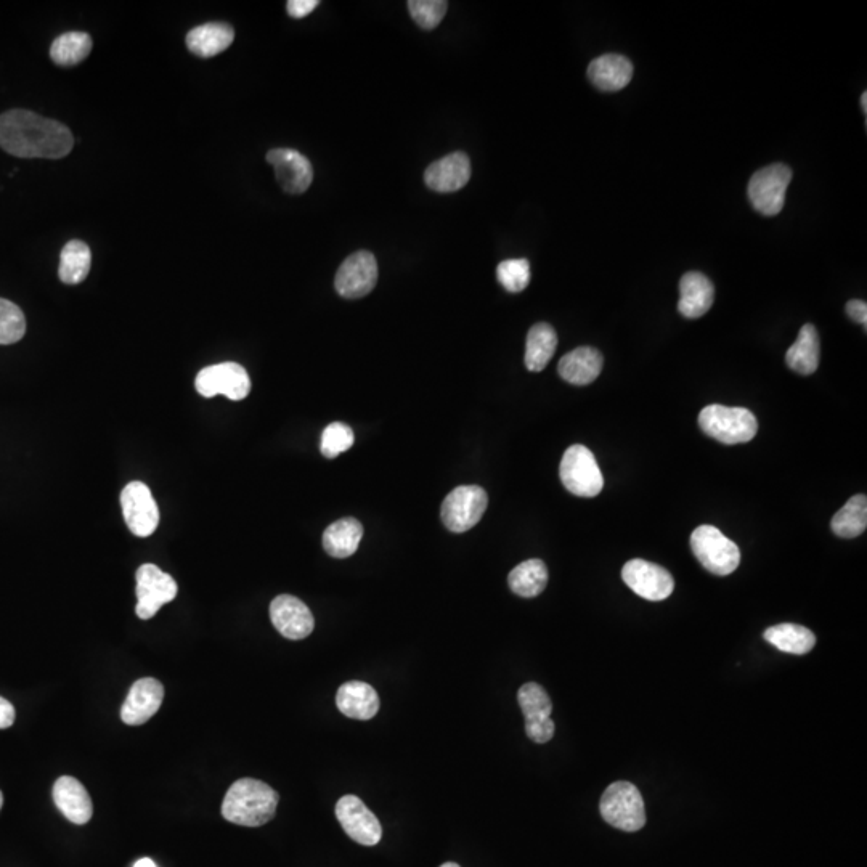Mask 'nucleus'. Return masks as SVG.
<instances>
[{
  "mask_svg": "<svg viewBox=\"0 0 867 867\" xmlns=\"http://www.w3.org/2000/svg\"><path fill=\"white\" fill-rule=\"evenodd\" d=\"M163 699L164 686L155 678L135 681L121 709V720L126 725H143L161 709Z\"/></svg>",
  "mask_w": 867,
  "mask_h": 867,
  "instance_id": "f3484780",
  "label": "nucleus"
},
{
  "mask_svg": "<svg viewBox=\"0 0 867 867\" xmlns=\"http://www.w3.org/2000/svg\"><path fill=\"white\" fill-rule=\"evenodd\" d=\"M861 106H863V111H864V113H866V111H867V94H866V92H864V94L861 95Z\"/></svg>",
  "mask_w": 867,
  "mask_h": 867,
  "instance_id": "37998d69",
  "label": "nucleus"
},
{
  "mask_svg": "<svg viewBox=\"0 0 867 867\" xmlns=\"http://www.w3.org/2000/svg\"><path fill=\"white\" fill-rule=\"evenodd\" d=\"M440 867H460V866H458V864H455V863H445V864H442V866H440Z\"/></svg>",
  "mask_w": 867,
  "mask_h": 867,
  "instance_id": "c03bdc74",
  "label": "nucleus"
},
{
  "mask_svg": "<svg viewBox=\"0 0 867 867\" xmlns=\"http://www.w3.org/2000/svg\"><path fill=\"white\" fill-rule=\"evenodd\" d=\"M819 355H821V342H819L818 331L815 326L808 323L803 326L797 341L787 351V365L798 375H813L819 367Z\"/></svg>",
  "mask_w": 867,
  "mask_h": 867,
  "instance_id": "393cba45",
  "label": "nucleus"
},
{
  "mask_svg": "<svg viewBox=\"0 0 867 867\" xmlns=\"http://www.w3.org/2000/svg\"><path fill=\"white\" fill-rule=\"evenodd\" d=\"M2 805H4V795L0 792V810H2Z\"/></svg>",
  "mask_w": 867,
  "mask_h": 867,
  "instance_id": "a18cd8bd",
  "label": "nucleus"
},
{
  "mask_svg": "<svg viewBox=\"0 0 867 867\" xmlns=\"http://www.w3.org/2000/svg\"><path fill=\"white\" fill-rule=\"evenodd\" d=\"M267 163L272 164L277 182L286 193L301 195L314 182V167L306 156L293 148L270 150Z\"/></svg>",
  "mask_w": 867,
  "mask_h": 867,
  "instance_id": "2eb2a0df",
  "label": "nucleus"
},
{
  "mask_svg": "<svg viewBox=\"0 0 867 867\" xmlns=\"http://www.w3.org/2000/svg\"><path fill=\"white\" fill-rule=\"evenodd\" d=\"M74 137L65 124L28 110L0 116V148L17 158L62 159L70 155Z\"/></svg>",
  "mask_w": 867,
  "mask_h": 867,
  "instance_id": "f257e3e1",
  "label": "nucleus"
},
{
  "mask_svg": "<svg viewBox=\"0 0 867 867\" xmlns=\"http://www.w3.org/2000/svg\"><path fill=\"white\" fill-rule=\"evenodd\" d=\"M92 267V251L89 245L81 240H71L66 243L60 254V269L58 277L65 285H79L86 280Z\"/></svg>",
  "mask_w": 867,
  "mask_h": 867,
  "instance_id": "c756f323",
  "label": "nucleus"
},
{
  "mask_svg": "<svg viewBox=\"0 0 867 867\" xmlns=\"http://www.w3.org/2000/svg\"><path fill=\"white\" fill-rule=\"evenodd\" d=\"M378 283V262L368 251H357L342 262L334 286L339 296L360 299L370 294Z\"/></svg>",
  "mask_w": 867,
  "mask_h": 867,
  "instance_id": "f8f14e48",
  "label": "nucleus"
},
{
  "mask_svg": "<svg viewBox=\"0 0 867 867\" xmlns=\"http://www.w3.org/2000/svg\"><path fill=\"white\" fill-rule=\"evenodd\" d=\"M604 359L595 347H578L562 357L558 365L559 376L574 386L593 383L603 371Z\"/></svg>",
  "mask_w": 867,
  "mask_h": 867,
  "instance_id": "412c9836",
  "label": "nucleus"
},
{
  "mask_svg": "<svg viewBox=\"0 0 867 867\" xmlns=\"http://www.w3.org/2000/svg\"><path fill=\"white\" fill-rule=\"evenodd\" d=\"M336 818L355 842L373 847L381 840L383 829L373 811L355 795H344L336 805Z\"/></svg>",
  "mask_w": 867,
  "mask_h": 867,
  "instance_id": "4468645a",
  "label": "nucleus"
},
{
  "mask_svg": "<svg viewBox=\"0 0 867 867\" xmlns=\"http://www.w3.org/2000/svg\"><path fill=\"white\" fill-rule=\"evenodd\" d=\"M792 169L786 164H771L755 172L749 182V200L763 216H778L786 204Z\"/></svg>",
  "mask_w": 867,
  "mask_h": 867,
  "instance_id": "6e6552de",
  "label": "nucleus"
},
{
  "mask_svg": "<svg viewBox=\"0 0 867 867\" xmlns=\"http://www.w3.org/2000/svg\"><path fill=\"white\" fill-rule=\"evenodd\" d=\"M517 701L526 717V725H540L551 720L553 704L548 692L537 683H527L517 692Z\"/></svg>",
  "mask_w": 867,
  "mask_h": 867,
  "instance_id": "473e14b6",
  "label": "nucleus"
},
{
  "mask_svg": "<svg viewBox=\"0 0 867 867\" xmlns=\"http://www.w3.org/2000/svg\"><path fill=\"white\" fill-rule=\"evenodd\" d=\"M318 4H320L318 0H289L286 9H288L289 17H293L294 20H301V18L314 12Z\"/></svg>",
  "mask_w": 867,
  "mask_h": 867,
  "instance_id": "58836bf2",
  "label": "nucleus"
},
{
  "mask_svg": "<svg viewBox=\"0 0 867 867\" xmlns=\"http://www.w3.org/2000/svg\"><path fill=\"white\" fill-rule=\"evenodd\" d=\"M15 717H17V713H15L13 705L4 697H0V729L10 728L15 723Z\"/></svg>",
  "mask_w": 867,
  "mask_h": 867,
  "instance_id": "a19ab883",
  "label": "nucleus"
},
{
  "mask_svg": "<svg viewBox=\"0 0 867 867\" xmlns=\"http://www.w3.org/2000/svg\"><path fill=\"white\" fill-rule=\"evenodd\" d=\"M195 386L206 399L220 394L238 402L251 392V379L248 371L238 363L225 362L203 368L196 376Z\"/></svg>",
  "mask_w": 867,
  "mask_h": 867,
  "instance_id": "1a4fd4ad",
  "label": "nucleus"
},
{
  "mask_svg": "<svg viewBox=\"0 0 867 867\" xmlns=\"http://www.w3.org/2000/svg\"><path fill=\"white\" fill-rule=\"evenodd\" d=\"M121 506L127 527L135 537H150L158 529L159 509L147 484H127L121 492Z\"/></svg>",
  "mask_w": 867,
  "mask_h": 867,
  "instance_id": "9b49d317",
  "label": "nucleus"
},
{
  "mask_svg": "<svg viewBox=\"0 0 867 867\" xmlns=\"http://www.w3.org/2000/svg\"><path fill=\"white\" fill-rule=\"evenodd\" d=\"M765 640L779 651L803 656L815 648L816 636L813 631L795 623H781L765 631Z\"/></svg>",
  "mask_w": 867,
  "mask_h": 867,
  "instance_id": "bb28decb",
  "label": "nucleus"
},
{
  "mask_svg": "<svg viewBox=\"0 0 867 867\" xmlns=\"http://www.w3.org/2000/svg\"><path fill=\"white\" fill-rule=\"evenodd\" d=\"M558 347V334L548 323H537L527 334L526 367L534 373L543 371Z\"/></svg>",
  "mask_w": 867,
  "mask_h": 867,
  "instance_id": "cd10ccee",
  "label": "nucleus"
},
{
  "mask_svg": "<svg viewBox=\"0 0 867 867\" xmlns=\"http://www.w3.org/2000/svg\"><path fill=\"white\" fill-rule=\"evenodd\" d=\"M623 582L630 590L648 601H664L672 595L675 582L664 567L643 561L631 559L622 569Z\"/></svg>",
  "mask_w": 867,
  "mask_h": 867,
  "instance_id": "ddd939ff",
  "label": "nucleus"
},
{
  "mask_svg": "<svg viewBox=\"0 0 867 867\" xmlns=\"http://www.w3.org/2000/svg\"><path fill=\"white\" fill-rule=\"evenodd\" d=\"M588 78L603 92H617L627 87L633 78V65L622 55H603L588 66Z\"/></svg>",
  "mask_w": 867,
  "mask_h": 867,
  "instance_id": "5701e85b",
  "label": "nucleus"
},
{
  "mask_svg": "<svg viewBox=\"0 0 867 867\" xmlns=\"http://www.w3.org/2000/svg\"><path fill=\"white\" fill-rule=\"evenodd\" d=\"M471 179V161L468 155L456 151L439 159L424 172V182L431 190L439 193L458 192Z\"/></svg>",
  "mask_w": 867,
  "mask_h": 867,
  "instance_id": "a211bd4d",
  "label": "nucleus"
},
{
  "mask_svg": "<svg viewBox=\"0 0 867 867\" xmlns=\"http://www.w3.org/2000/svg\"><path fill=\"white\" fill-rule=\"evenodd\" d=\"M599 810L604 821L620 831H640L646 824L643 795L631 782H614L607 787L601 797Z\"/></svg>",
  "mask_w": 867,
  "mask_h": 867,
  "instance_id": "20e7f679",
  "label": "nucleus"
},
{
  "mask_svg": "<svg viewBox=\"0 0 867 867\" xmlns=\"http://www.w3.org/2000/svg\"><path fill=\"white\" fill-rule=\"evenodd\" d=\"M699 426L704 434L725 445L745 444L754 439L758 432L757 418L750 410L717 403L702 410Z\"/></svg>",
  "mask_w": 867,
  "mask_h": 867,
  "instance_id": "7ed1b4c3",
  "label": "nucleus"
},
{
  "mask_svg": "<svg viewBox=\"0 0 867 867\" xmlns=\"http://www.w3.org/2000/svg\"><path fill=\"white\" fill-rule=\"evenodd\" d=\"M134 867H158L155 864V861L150 858H142L134 864Z\"/></svg>",
  "mask_w": 867,
  "mask_h": 867,
  "instance_id": "79ce46f5",
  "label": "nucleus"
},
{
  "mask_svg": "<svg viewBox=\"0 0 867 867\" xmlns=\"http://www.w3.org/2000/svg\"><path fill=\"white\" fill-rule=\"evenodd\" d=\"M527 736L537 744H546L550 742L554 736V721L548 720L540 725H526Z\"/></svg>",
  "mask_w": 867,
  "mask_h": 867,
  "instance_id": "4c0bfd02",
  "label": "nucleus"
},
{
  "mask_svg": "<svg viewBox=\"0 0 867 867\" xmlns=\"http://www.w3.org/2000/svg\"><path fill=\"white\" fill-rule=\"evenodd\" d=\"M407 7L416 25L426 31L437 28L448 10L444 0H410Z\"/></svg>",
  "mask_w": 867,
  "mask_h": 867,
  "instance_id": "c9c22d12",
  "label": "nucleus"
},
{
  "mask_svg": "<svg viewBox=\"0 0 867 867\" xmlns=\"http://www.w3.org/2000/svg\"><path fill=\"white\" fill-rule=\"evenodd\" d=\"M562 484L577 497L593 498L601 493L604 477L596 458L585 445H572L562 456L559 468Z\"/></svg>",
  "mask_w": 867,
  "mask_h": 867,
  "instance_id": "423d86ee",
  "label": "nucleus"
},
{
  "mask_svg": "<svg viewBox=\"0 0 867 867\" xmlns=\"http://www.w3.org/2000/svg\"><path fill=\"white\" fill-rule=\"evenodd\" d=\"M270 619L273 627L288 640H304L314 631V615L301 599L281 595L270 604Z\"/></svg>",
  "mask_w": 867,
  "mask_h": 867,
  "instance_id": "dca6fc26",
  "label": "nucleus"
},
{
  "mask_svg": "<svg viewBox=\"0 0 867 867\" xmlns=\"http://www.w3.org/2000/svg\"><path fill=\"white\" fill-rule=\"evenodd\" d=\"M277 792L265 782L245 778L233 782L222 803V816L238 826L259 827L277 813Z\"/></svg>",
  "mask_w": 867,
  "mask_h": 867,
  "instance_id": "f03ea898",
  "label": "nucleus"
},
{
  "mask_svg": "<svg viewBox=\"0 0 867 867\" xmlns=\"http://www.w3.org/2000/svg\"><path fill=\"white\" fill-rule=\"evenodd\" d=\"M691 550L705 569L720 577L733 574L741 564V551L736 543L717 527H697L691 535Z\"/></svg>",
  "mask_w": 867,
  "mask_h": 867,
  "instance_id": "39448f33",
  "label": "nucleus"
},
{
  "mask_svg": "<svg viewBox=\"0 0 867 867\" xmlns=\"http://www.w3.org/2000/svg\"><path fill=\"white\" fill-rule=\"evenodd\" d=\"M509 588L522 598H535L548 585V569L540 559H529L514 567L508 577Z\"/></svg>",
  "mask_w": 867,
  "mask_h": 867,
  "instance_id": "c85d7f7f",
  "label": "nucleus"
},
{
  "mask_svg": "<svg viewBox=\"0 0 867 867\" xmlns=\"http://www.w3.org/2000/svg\"><path fill=\"white\" fill-rule=\"evenodd\" d=\"M500 285L509 293H521L530 283V264L527 259H508L497 267Z\"/></svg>",
  "mask_w": 867,
  "mask_h": 867,
  "instance_id": "f704fd0d",
  "label": "nucleus"
},
{
  "mask_svg": "<svg viewBox=\"0 0 867 867\" xmlns=\"http://www.w3.org/2000/svg\"><path fill=\"white\" fill-rule=\"evenodd\" d=\"M489 505V497L479 485H461L448 493L442 503V522L450 532L463 534L477 526Z\"/></svg>",
  "mask_w": 867,
  "mask_h": 867,
  "instance_id": "0eeeda50",
  "label": "nucleus"
},
{
  "mask_svg": "<svg viewBox=\"0 0 867 867\" xmlns=\"http://www.w3.org/2000/svg\"><path fill=\"white\" fill-rule=\"evenodd\" d=\"M339 712L354 720H371L379 710L378 692L363 681L342 684L336 694Z\"/></svg>",
  "mask_w": 867,
  "mask_h": 867,
  "instance_id": "4be33fe9",
  "label": "nucleus"
},
{
  "mask_svg": "<svg viewBox=\"0 0 867 867\" xmlns=\"http://www.w3.org/2000/svg\"><path fill=\"white\" fill-rule=\"evenodd\" d=\"M363 527L357 519L346 517L334 522L323 534V548L331 558H349L359 548Z\"/></svg>",
  "mask_w": 867,
  "mask_h": 867,
  "instance_id": "a878e982",
  "label": "nucleus"
},
{
  "mask_svg": "<svg viewBox=\"0 0 867 867\" xmlns=\"http://www.w3.org/2000/svg\"><path fill=\"white\" fill-rule=\"evenodd\" d=\"M25 333L26 318L23 310L7 299H0V344H15L23 339Z\"/></svg>",
  "mask_w": 867,
  "mask_h": 867,
  "instance_id": "72a5a7b5",
  "label": "nucleus"
},
{
  "mask_svg": "<svg viewBox=\"0 0 867 867\" xmlns=\"http://www.w3.org/2000/svg\"><path fill=\"white\" fill-rule=\"evenodd\" d=\"M354 431L347 424L333 423L323 431L322 448L323 456L336 458L341 453L347 452L354 445Z\"/></svg>",
  "mask_w": 867,
  "mask_h": 867,
  "instance_id": "e433bc0d",
  "label": "nucleus"
},
{
  "mask_svg": "<svg viewBox=\"0 0 867 867\" xmlns=\"http://www.w3.org/2000/svg\"><path fill=\"white\" fill-rule=\"evenodd\" d=\"M53 802L73 824H87L94 815L92 798L78 779L63 776L53 786Z\"/></svg>",
  "mask_w": 867,
  "mask_h": 867,
  "instance_id": "6ab92c4d",
  "label": "nucleus"
},
{
  "mask_svg": "<svg viewBox=\"0 0 867 867\" xmlns=\"http://www.w3.org/2000/svg\"><path fill=\"white\" fill-rule=\"evenodd\" d=\"M834 534L840 538H856L864 534L867 527L866 495H855L845 503L839 513L832 517Z\"/></svg>",
  "mask_w": 867,
  "mask_h": 867,
  "instance_id": "2f4dec72",
  "label": "nucleus"
},
{
  "mask_svg": "<svg viewBox=\"0 0 867 867\" xmlns=\"http://www.w3.org/2000/svg\"><path fill=\"white\" fill-rule=\"evenodd\" d=\"M92 45H94L92 37L87 33H81V31L63 33L62 36H58L53 41L52 47H50V58L55 65L70 68V66L79 65L89 57L90 52H92Z\"/></svg>",
  "mask_w": 867,
  "mask_h": 867,
  "instance_id": "7c9ffc66",
  "label": "nucleus"
},
{
  "mask_svg": "<svg viewBox=\"0 0 867 867\" xmlns=\"http://www.w3.org/2000/svg\"><path fill=\"white\" fill-rule=\"evenodd\" d=\"M135 578H137V599H139L135 612L140 619H153L164 604L176 599L179 591L176 580L155 564L140 566Z\"/></svg>",
  "mask_w": 867,
  "mask_h": 867,
  "instance_id": "9d476101",
  "label": "nucleus"
},
{
  "mask_svg": "<svg viewBox=\"0 0 867 867\" xmlns=\"http://www.w3.org/2000/svg\"><path fill=\"white\" fill-rule=\"evenodd\" d=\"M235 41V29L228 23H206L187 34V47L193 55L212 58L225 52Z\"/></svg>",
  "mask_w": 867,
  "mask_h": 867,
  "instance_id": "b1692460",
  "label": "nucleus"
},
{
  "mask_svg": "<svg viewBox=\"0 0 867 867\" xmlns=\"http://www.w3.org/2000/svg\"><path fill=\"white\" fill-rule=\"evenodd\" d=\"M847 314H848V317H850L851 320H853V322L859 323V325H863L864 328H866V326H867L866 302L858 301V299H853V301L848 302Z\"/></svg>",
  "mask_w": 867,
  "mask_h": 867,
  "instance_id": "ea45409f",
  "label": "nucleus"
},
{
  "mask_svg": "<svg viewBox=\"0 0 867 867\" xmlns=\"http://www.w3.org/2000/svg\"><path fill=\"white\" fill-rule=\"evenodd\" d=\"M678 310L686 318H701L712 309L715 286L701 272H688L680 281Z\"/></svg>",
  "mask_w": 867,
  "mask_h": 867,
  "instance_id": "aec40b11",
  "label": "nucleus"
}]
</instances>
